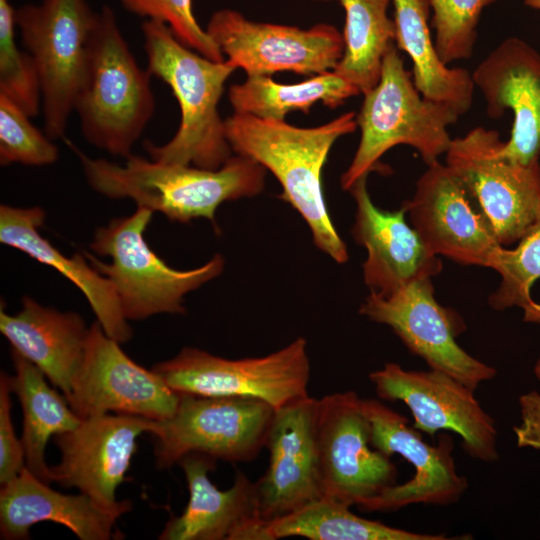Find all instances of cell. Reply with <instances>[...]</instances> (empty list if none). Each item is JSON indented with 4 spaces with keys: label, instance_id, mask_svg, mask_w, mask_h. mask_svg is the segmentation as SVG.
<instances>
[{
    "label": "cell",
    "instance_id": "2",
    "mask_svg": "<svg viewBox=\"0 0 540 540\" xmlns=\"http://www.w3.org/2000/svg\"><path fill=\"white\" fill-rule=\"evenodd\" d=\"M224 121L232 151L268 169L281 184L279 198L303 217L314 244L337 263H345L348 251L327 209L322 170L337 139L358 127L356 113L310 128L235 112Z\"/></svg>",
    "mask_w": 540,
    "mask_h": 540
},
{
    "label": "cell",
    "instance_id": "4",
    "mask_svg": "<svg viewBox=\"0 0 540 540\" xmlns=\"http://www.w3.org/2000/svg\"><path fill=\"white\" fill-rule=\"evenodd\" d=\"M151 76L138 65L113 9L102 6L89 34L74 103L88 143L124 159L133 154L156 108Z\"/></svg>",
    "mask_w": 540,
    "mask_h": 540
},
{
    "label": "cell",
    "instance_id": "22",
    "mask_svg": "<svg viewBox=\"0 0 540 540\" xmlns=\"http://www.w3.org/2000/svg\"><path fill=\"white\" fill-rule=\"evenodd\" d=\"M356 203L354 240L366 248L363 276L371 292L389 294L412 281L433 278L442 270L438 256L429 251L406 219L402 205L396 211L378 208L367 189V176L349 190Z\"/></svg>",
    "mask_w": 540,
    "mask_h": 540
},
{
    "label": "cell",
    "instance_id": "12",
    "mask_svg": "<svg viewBox=\"0 0 540 540\" xmlns=\"http://www.w3.org/2000/svg\"><path fill=\"white\" fill-rule=\"evenodd\" d=\"M370 433L356 392L318 399L316 438L323 497L359 507L396 484L395 465L371 446Z\"/></svg>",
    "mask_w": 540,
    "mask_h": 540
},
{
    "label": "cell",
    "instance_id": "31",
    "mask_svg": "<svg viewBox=\"0 0 540 540\" xmlns=\"http://www.w3.org/2000/svg\"><path fill=\"white\" fill-rule=\"evenodd\" d=\"M15 12L9 0H0V94L33 118L42 108L41 81L32 56L17 47Z\"/></svg>",
    "mask_w": 540,
    "mask_h": 540
},
{
    "label": "cell",
    "instance_id": "40",
    "mask_svg": "<svg viewBox=\"0 0 540 540\" xmlns=\"http://www.w3.org/2000/svg\"><path fill=\"white\" fill-rule=\"evenodd\" d=\"M534 373H535L536 377L538 378V380L540 381V357H539V359L537 360V362L535 364Z\"/></svg>",
    "mask_w": 540,
    "mask_h": 540
},
{
    "label": "cell",
    "instance_id": "14",
    "mask_svg": "<svg viewBox=\"0 0 540 540\" xmlns=\"http://www.w3.org/2000/svg\"><path fill=\"white\" fill-rule=\"evenodd\" d=\"M377 395L401 401L410 410L413 427L434 435L447 430L458 434L467 454L483 462L499 458L497 429L471 388L435 369L408 371L396 363H386L369 374Z\"/></svg>",
    "mask_w": 540,
    "mask_h": 540
},
{
    "label": "cell",
    "instance_id": "27",
    "mask_svg": "<svg viewBox=\"0 0 540 540\" xmlns=\"http://www.w3.org/2000/svg\"><path fill=\"white\" fill-rule=\"evenodd\" d=\"M15 375L10 388L23 412L22 443L25 466L38 478L50 484V466L45 460L46 445L51 437L76 428L81 418L70 407L65 395L47 383V377L29 360L11 350Z\"/></svg>",
    "mask_w": 540,
    "mask_h": 540
},
{
    "label": "cell",
    "instance_id": "36",
    "mask_svg": "<svg viewBox=\"0 0 540 540\" xmlns=\"http://www.w3.org/2000/svg\"><path fill=\"white\" fill-rule=\"evenodd\" d=\"M10 375H0V484L15 478L25 467L22 440L16 436L12 421Z\"/></svg>",
    "mask_w": 540,
    "mask_h": 540
},
{
    "label": "cell",
    "instance_id": "3",
    "mask_svg": "<svg viewBox=\"0 0 540 540\" xmlns=\"http://www.w3.org/2000/svg\"><path fill=\"white\" fill-rule=\"evenodd\" d=\"M147 70L172 90L181 113L175 135L165 144L144 142L153 160L205 169L220 168L232 155L218 103L236 68L214 61L181 43L160 21L141 26Z\"/></svg>",
    "mask_w": 540,
    "mask_h": 540
},
{
    "label": "cell",
    "instance_id": "7",
    "mask_svg": "<svg viewBox=\"0 0 540 540\" xmlns=\"http://www.w3.org/2000/svg\"><path fill=\"white\" fill-rule=\"evenodd\" d=\"M152 370L179 394L253 398L276 411L309 396L310 360L303 337L264 357L237 360L185 347Z\"/></svg>",
    "mask_w": 540,
    "mask_h": 540
},
{
    "label": "cell",
    "instance_id": "19",
    "mask_svg": "<svg viewBox=\"0 0 540 540\" xmlns=\"http://www.w3.org/2000/svg\"><path fill=\"white\" fill-rule=\"evenodd\" d=\"M317 401L308 396L275 412L265 444L268 467L254 482L261 516L268 523L323 497Z\"/></svg>",
    "mask_w": 540,
    "mask_h": 540
},
{
    "label": "cell",
    "instance_id": "30",
    "mask_svg": "<svg viewBox=\"0 0 540 540\" xmlns=\"http://www.w3.org/2000/svg\"><path fill=\"white\" fill-rule=\"evenodd\" d=\"M345 12L344 50L334 69L363 95L380 79L384 55L395 42L388 16L392 0H338Z\"/></svg>",
    "mask_w": 540,
    "mask_h": 540
},
{
    "label": "cell",
    "instance_id": "24",
    "mask_svg": "<svg viewBox=\"0 0 540 540\" xmlns=\"http://www.w3.org/2000/svg\"><path fill=\"white\" fill-rule=\"evenodd\" d=\"M45 216V211L39 206L1 205L0 242L65 276L84 294L104 332L120 344L128 342L133 332L112 283L92 267L84 254L75 253L67 257L44 238L39 228Z\"/></svg>",
    "mask_w": 540,
    "mask_h": 540
},
{
    "label": "cell",
    "instance_id": "9",
    "mask_svg": "<svg viewBox=\"0 0 540 540\" xmlns=\"http://www.w3.org/2000/svg\"><path fill=\"white\" fill-rule=\"evenodd\" d=\"M96 12L87 0H42L16 9V27L41 81L44 132L65 134L82 77Z\"/></svg>",
    "mask_w": 540,
    "mask_h": 540
},
{
    "label": "cell",
    "instance_id": "1",
    "mask_svg": "<svg viewBox=\"0 0 540 540\" xmlns=\"http://www.w3.org/2000/svg\"><path fill=\"white\" fill-rule=\"evenodd\" d=\"M89 186L110 199H131L137 207L161 212L171 221L206 218L218 230L215 213L221 203L262 192L266 169L236 154L220 168L163 163L130 155L123 165L91 158L69 143Z\"/></svg>",
    "mask_w": 540,
    "mask_h": 540
},
{
    "label": "cell",
    "instance_id": "33",
    "mask_svg": "<svg viewBox=\"0 0 540 540\" xmlns=\"http://www.w3.org/2000/svg\"><path fill=\"white\" fill-rule=\"evenodd\" d=\"M435 46L445 64L472 56L483 10L495 0H426Z\"/></svg>",
    "mask_w": 540,
    "mask_h": 540
},
{
    "label": "cell",
    "instance_id": "25",
    "mask_svg": "<svg viewBox=\"0 0 540 540\" xmlns=\"http://www.w3.org/2000/svg\"><path fill=\"white\" fill-rule=\"evenodd\" d=\"M0 331L12 350L39 368L65 396L70 393L89 333L78 313L45 307L26 296L17 314L1 310Z\"/></svg>",
    "mask_w": 540,
    "mask_h": 540
},
{
    "label": "cell",
    "instance_id": "41",
    "mask_svg": "<svg viewBox=\"0 0 540 540\" xmlns=\"http://www.w3.org/2000/svg\"><path fill=\"white\" fill-rule=\"evenodd\" d=\"M312 1L326 2V1H330V0H312Z\"/></svg>",
    "mask_w": 540,
    "mask_h": 540
},
{
    "label": "cell",
    "instance_id": "34",
    "mask_svg": "<svg viewBox=\"0 0 540 540\" xmlns=\"http://www.w3.org/2000/svg\"><path fill=\"white\" fill-rule=\"evenodd\" d=\"M16 103L0 94V164L46 166L57 161L59 150L46 132L31 122Z\"/></svg>",
    "mask_w": 540,
    "mask_h": 540
},
{
    "label": "cell",
    "instance_id": "5",
    "mask_svg": "<svg viewBox=\"0 0 540 540\" xmlns=\"http://www.w3.org/2000/svg\"><path fill=\"white\" fill-rule=\"evenodd\" d=\"M460 116L448 105L424 97L393 43L387 49L378 83L364 94L356 114L361 137L355 155L342 174L343 190L379 167V159L397 145L414 148L428 165L445 154L452 138L448 128Z\"/></svg>",
    "mask_w": 540,
    "mask_h": 540
},
{
    "label": "cell",
    "instance_id": "23",
    "mask_svg": "<svg viewBox=\"0 0 540 540\" xmlns=\"http://www.w3.org/2000/svg\"><path fill=\"white\" fill-rule=\"evenodd\" d=\"M131 508L129 500L104 507L81 492H58L25 466L15 478L1 485V538L28 539L34 524L50 521L67 527L80 540H109L118 536L116 522Z\"/></svg>",
    "mask_w": 540,
    "mask_h": 540
},
{
    "label": "cell",
    "instance_id": "8",
    "mask_svg": "<svg viewBox=\"0 0 540 540\" xmlns=\"http://www.w3.org/2000/svg\"><path fill=\"white\" fill-rule=\"evenodd\" d=\"M275 412L253 398L180 394L175 412L153 422L156 466L170 468L190 453L230 462L253 460L265 448Z\"/></svg>",
    "mask_w": 540,
    "mask_h": 540
},
{
    "label": "cell",
    "instance_id": "21",
    "mask_svg": "<svg viewBox=\"0 0 540 540\" xmlns=\"http://www.w3.org/2000/svg\"><path fill=\"white\" fill-rule=\"evenodd\" d=\"M214 458L190 453L178 461L189 490V501L180 516H173L160 540H269L260 513L255 484L238 472L233 485L218 489L208 473Z\"/></svg>",
    "mask_w": 540,
    "mask_h": 540
},
{
    "label": "cell",
    "instance_id": "37",
    "mask_svg": "<svg viewBox=\"0 0 540 540\" xmlns=\"http://www.w3.org/2000/svg\"><path fill=\"white\" fill-rule=\"evenodd\" d=\"M519 407L520 423L513 427L517 446L540 451V393L522 394Z\"/></svg>",
    "mask_w": 540,
    "mask_h": 540
},
{
    "label": "cell",
    "instance_id": "13",
    "mask_svg": "<svg viewBox=\"0 0 540 540\" xmlns=\"http://www.w3.org/2000/svg\"><path fill=\"white\" fill-rule=\"evenodd\" d=\"M431 279L412 281L386 295L371 292L359 313L389 326L430 369L442 371L475 390L482 382L495 378L496 370L459 346L456 337L464 330V323L436 301Z\"/></svg>",
    "mask_w": 540,
    "mask_h": 540
},
{
    "label": "cell",
    "instance_id": "32",
    "mask_svg": "<svg viewBox=\"0 0 540 540\" xmlns=\"http://www.w3.org/2000/svg\"><path fill=\"white\" fill-rule=\"evenodd\" d=\"M492 269L501 277L499 287L489 297L494 310L523 308L532 301L531 287L540 278V217L515 248H500Z\"/></svg>",
    "mask_w": 540,
    "mask_h": 540
},
{
    "label": "cell",
    "instance_id": "15",
    "mask_svg": "<svg viewBox=\"0 0 540 540\" xmlns=\"http://www.w3.org/2000/svg\"><path fill=\"white\" fill-rule=\"evenodd\" d=\"M65 397L81 419L115 412L162 420L180 400L159 374L127 356L98 321L89 327L83 362Z\"/></svg>",
    "mask_w": 540,
    "mask_h": 540
},
{
    "label": "cell",
    "instance_id": "29",
    "mask_svg": "<svg viewBox=\"0 0 540 540\" xmlns=\"http://www.w3.org/2000/svg\"><path fill=\"white\" fill-rule=\"evenodd\" d=\"M349 505L321 497L268 523L269 540L304 537L310 540H449L445 534H422L360 517Z\"/></svg>",
    "mask_w": 540,
    "mask_h": 540
},
{
    "label": "cell",
    "instance_id": "39",
    "mask_svg": "<svg viewBox=\"0 0 540 540\" xmlns=\"http://www.w3.org/2000/svg\"><path fill=\"white\" fill-rule=\"evenodd\" d=\"M524 4L527 7L540 12V0H524Z\"/></svg>",
    "mask_w": 540,
    "mask_h": 540
},
{
    "label": "cell",
    "instance_id": "38",
    "mask_svg": "<svg viewBox=\"0 0 540 540\" xmlns=\"http://www.w3.org/2000/svg\"><path fill=\"white\" fill-rule=\"evenodd\" d=\"M524 310V321L540 324V304L530 301L523 308Z\"/></svg>",
    "mask_w": 540,
    "mask_h": 540
},
{
    "label": "cell",
    "instance_id": "6",
    "mask_svg": "<svg viewBox=\"0 0 540 540\" xmlns=\"http://www.w3.org/2000/svg\"><path fill=\"white\" fill-rule=\"evenodd\" d=\"M153 213L137 207L133 214L113 219L95 231L90 248L98 255L110 257L111 263L83 253L92 267L112 283L127 320L185 313L184 296L217 277L224 268L220 254L195 269L171 268L144 238Z\"/></svg>",
    "mask_w": 540,
    "mask_h": 540
},
{
    "label": "cell",
    "instance_id": "35",
    "mask_svg": "<svg viewBox=\"0 0 540 540\" xmlns=\"http://www.w3.org/2000/svg\"><path fill=\"white\" fill-rule=\"evenodd\" d=\"M128 12L165 23L175 37L190 49L214 60L224 61L225 56L197 22L192 0H119Z\"/></svg>",
    "mask_w": 540,
    "mask_h": 540
},
{
    "label": "cell",
    "instance_id": "18",
    "mask_svg": "<svg viewBox=\"0 0 540 540\" xmlns=\"http://www.w3.org/2000/svg\"><path fill=\"white\" fill-rule=\"evenodd\" d=\"M154 420L111 413L82 419L71 431L54 436L60 461L50 467V480L76 487L104 507H115L118 486L136 451V440L152 430Z\"/></svg>",
    "mask_w": 540,
    "mask_h": 540
},
{
    "label": "cell",
    "instance_id": "28",
    "mask_svg": "<svg viewBox=\"0 0 540 540\" xmlns=\"http://www.w3.org/2000/svg\"><path fill=\"white\" fill-rule=\"evenodd\" d=\"M358 94L355 85L331 70L294 84L276 82L271 76H250L232 85L228 98L235 113L283 121L289 112L307 114L318 102L334 109Z\"/></svg>",
    "mask_w": 540,
    "mask_h": 540
},
{
    "label": "cell",
    "instance_id": "17",
    "mask_svg": "<svg viewBox=\"0 0 540 540\" xmlns=\"http://www.w3.org/2000/svg\"><path fill=\"white\" fill-rule=\"evenodd\" d=\"M403 206L431 253L463 265L492 269L502 245L482 211L452 170L439 161L418 178Z\"/></svg>",
    "mask_w": 540,
    "mask_h": 540
},
{
    "label": "cell",
    "instance_id": "16",
    "mask_svg": "<svg viewBox=\"0 0 540 540\" xmlns=\"http://www.w3.org/2000/svg\"><path fill=\"white\" fill-rule=\"evenodd\" d=\"M370 423V444L387 457L399 454L415 469L407 482L392 485L359 507L366 511H394L411 504L446 506L459 501L468 488L458 474L449 434L442 433L437 445L424 441L408 419L375 399H362Z\"/></svg>",
    "mask_w": 540,
    "mask_h": 540
},
{
    "label": "cell",
    "instance_id": "26",
    "mask_svg": "<svg viewBox=\"0 0 540 540\" xmlns=\"http://www.w3.org/2000/svg\"><path fill=\"white\" fill-rule=\"evenodd\" d=\"M395 42L412 62L414 85L426 98L444 103L459 116L472 106L475 85L464 68L445 64L432 40L426 0H392Z\"/></svg>",
    "mask_w": 540,
    "mask_h": 540
},
{
    "label": "cell",
    "instance_id": "20",
    "mask_svg": "<svg viewBox=\"0 0 540 540\" xmlns=\"http://www.w3.org/2000/svg\"><path fill=\"white\" fill-rule=\"evenodd\" d=\"M490 118L513 115L502 152L528 166L540 157V53L518 37L498 44L471 73Z\"/></svg>",
    "mask_w": 540,
    "mask_h": 540
},
{
    "label": "cell",
    "instance_id": "10",
    "mask_svg": "<svg viewBox=\"0 0 540 540\" xmlns=\"http://www.w3.org/2000/svg\"><path fill=\"white\" fill-rule=\"evenodd\" d=\"M496 130L475 127L452 139L445 164L463 183L502 246L519 241L540 217V163L525 166L502 152Z\"/></svg>",
    "mask_w": 540,
    "mask_h": 540
},
{
    "label": "cell",
    "instance_id": "11",
    "mask_svg": "<svg viewBox=\"0 0 540 540\" xmlns=\"http://www.w3.org/2000/svg\"><path fill=\"white\" fill-rule=\"evenodd\" d=\"M206 31L227 61L250 76L289 71L314 76L338 65L343 35L330 24L310 28L256 22L232 9L212 14Z\"/></svg>",
    "mask_w": 540,
    "mask_h": 540
}]
</instances>
